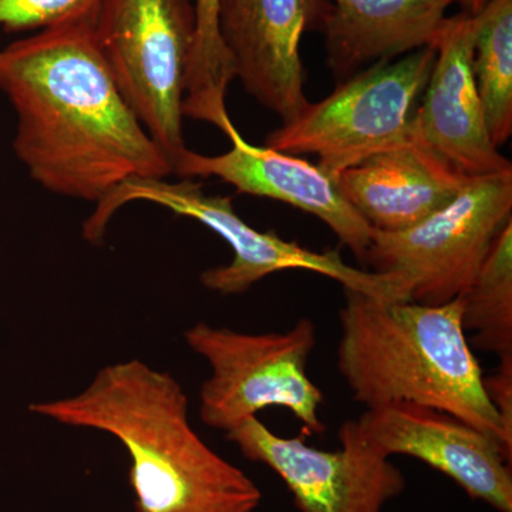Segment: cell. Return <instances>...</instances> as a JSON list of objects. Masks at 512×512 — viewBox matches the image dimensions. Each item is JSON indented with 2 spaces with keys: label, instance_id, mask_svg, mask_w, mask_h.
<instances>
[{
  "label": "cell",
  "instance_id": "1",
  "mask_svg": "<svg viewBox=\"0 0 512 512\" xmlns=\"http://www.w3.org/2000/svg\"><path fill=\"white\" fill-rule=\"evenodd\" d=\"M94 19L0 50V90L15 110L12 148L30 178L52 194L97 204L128 180L174 173L117 89Z\"/></svg>",
  "mask_w": 512,
  "mask_h": 512
},
{
  "label": "cell",
  "instance_id": "2",
  "mask_svg": "<svg viewBox=\"0 0 512 512\" xmlns=\"http://www.w3.org/2000/svg\"><path fill=\"white\" fill-rule=\"evenodd\" d=\"M29 410L119 440L136 512H254L261 504L258 485L192 427L180 382L141 360L104 366L83 392Z\"/></svg>",
  "mask_w": 512,
  "mask_h": 512
},
{
  "label": "cell",
  "instance_id": "3",
  "mask_svg": "<svg viewBox=\"0 0 512 512\" xmlns=\"http://www.w3.org/2000/svg\"><path fill=\"white\" fill-rule=\"evenodd\" d=\"M338 370L367 409L414 403L466 421L512 457V437L484 389L463 325V296L444 305L380 301L345 289Z\"/></svg>",
  "mask_w": 512,
  "mask_h": 512
},
{
  "label": "cell",
  "instance_id": "4",
  "mask_svg": "<svg viewBox=\"0 0 512 512\" xmlns=\"http://www.w3.org/2000/svg\"><path fill=\"white\" fill-rule=\"evenodd\" d=\"M131 202H147L191 218L227 242L232 251L231 262L201 274L202 285L212 292L241 295L266 276L303 269L328 276L349 291L365 293L380 301H404L387 276L346 264L339 251L316 252L298 242L286 241L274 231H258L239 217L232 197L207 194L202 184L192 178H181L177 183L165 178L126 181L97 202L96 210L83 225L86 241L101 244L114 215Z\"/></svg>",
  "mask_w": 512,
  "mask_h": 512
},
{
  "label": "cell",
  "instance_id": "5",
  "mask_svg": "<svg viewBox=\"0 0 512 512\" xmlns=\"http://www.w3.org/2000/svg\"><path fill=\"white\" fill-rule=\"evenodd\" d=\"M436 62L433 46L377 62L339 83L266 137V147L299 156L315 154L336 180L366 158L409 143L414 116Z\"/></svg>",
  "mask_w": 512,
  "mask_h": 512
},
{
  "label": "cell",
  "instance_id": "6",
  "mask_svg": "<svg viewBox=\"0 0 512 512\" xmlns=\"http://www.w3.org/2000/svg\"><path fill=\"white\" fill-rule=\"evenodd\" d=\"M94 33L121 96L175 165L188 150L184 97L195 39L192 0H101Z\"/></svg>",
  "mask_w": 512,
  "mask_h": 512
},
{
  "label": "cell",
  "instance_id": "7",
  "mask_svg": "<svg viewBox=\"0 0 512 512\" xmlns=\"http://www.w3.org/2000/svg\"><path fill=\"white\" fill-rule=\"evenodd\" d=\"M185 342L211 367L202 383L200 416L212 429L227 431L268 407H284L309 434H323V393L308 375L318 342L315 323L299 319L285 332L248 333L198 322Z\"/></svg>",
  "mask_w": 512,
  "mask_h": 512
},
{
  "label": "cell",
  "instance_id": "8",
  "mask_svg": "<svg viewBox=\"0 0 512 512\" xmlns=\"http://www.w3.org/2000/svg\"><path fill=\"white\" fill-rule=\"evenodd\" d=\"M512 220V173L474 178L456 200L399 232L372 229L365 264L406 302L444 305L470 289L501 229Z\"/></svg>",
  "mask_w": 512,
  "mask_h": 512
},
{
  "label": "cell",
  "instance_id": "9",
  "mask_svg": "<svg viewBox=\"0 0 512 512\" xmlns=\"http://www.w3.org/2000/svg\"><path fill=\"white\" fill-rule=\"evenodd\" d=\"M340 450L311 447L303 436H276L258 417L227 431L242 456L284 481L301 512H383L403 494L406 478L363 436L357 420L339 429Z\"/></svg>",
  "mask_w": 512,
  "mask_h": 512
},
{
  "label": "cell",
  "instance_id": "10",
  "mask_svg": "<svg viewBox=\"0 0 512 512\" xmlns=\"http://www.w3.org/2000/svg\"><path fill=\"white\" fill-rule=\"evenodd\" d=\"M330 10V0H220L218 26L235 79L282 124L308 106L302 37L322 30Z\"/></svg>",
  "mask_w": 512,
  "mask_h": 512
},
{
  "label": "cell",
  "instance_id": "11",
  "mask_svg": "<svg viewBox=\"0 0 512 512\" xmlns=\"http://www.w3.org/2000/svg\"><path fill=\"white\" fill-rule=\"evenodd\" d=\"M357 424L384 456L416 458L473 500L512 512L511 457L484 431L453 414L414 403L372 407Z\"/></svg>",
  "mask_w": 512,
  "mask_h": 512
},
{
  "label": "cell",
  "instance_id": "12",
  "mask_svg": "<svg viewBox=\"0 0 512 512\" xmlns=\"http://www.w3.org/2000/svg\"><path fill=\"white\" fill-rule=\"evenodd\" d=\"M477 15L446 18L434 39L436 62L421 97L413 134L451 168L468 178L512 173L491 141L473 73Z\"/></svg>",
  "mask_w": 512,
  "mask_h": 512
},
{
  "label": "cell",
  "instance_id": "13",
  "mask_svg": "<svg viewBox=\"0 0 512 512\" xmlns=\"http://www.w3.org/2000/svg\"><path fill=\"white\" fill-rule=\"evenodd\" d=\"M231 150L202 156L188 148L174 168L180 178H218L239 192L285 202L319 218L365 264L372 228L340 194L338 184L318 164L271 147L249 144L231 124Z\"/></svg>",
  "mask_w": 512,
  "mask_h": 512
},
{
  "label": "cell",
  "instance_id": "14",
  "mask_svg": "<svg viewBox=\"0 0 512 512\" xmlns=\"http://www.w3.org/2000/svg\"><path fill=\"white\" fill-rule=\"evenodd\" d=\"M474 178L458 173L412 137L336 177L340 194L370 228L399 232L420 224L468 187Z\"/></svg>",
  "mask_w": 512,
  "mask_h": 512
},
{
  "label": "cell",
  "instance_id": "15",
  "mask_svg": "<svg viewBox=\"0 0 512 512\" xmlns=\"http://www.w3.org/2000/svg\"><path fill=\"white\" fill-rule=\"evenodd\" d=\"M322 32L339 83L377 62L433 45L453 0H330Z\"/></svg>",
  "mask_w": 512,
  "mask_h": 512
},
{
  "label": "cell",
  "instance_id": "16",
  "mask_svg": "<svg viewBox=\"0 0 512 512\" xmlns=\"http://www.w3.org/2000/svg\"><path fill=\"white\" fill-rule=\"evenodd\" d=\"M473 73L494 146L512 134V0H490L477 13Z\"/></svg>",
  "mask_w": 512,
  "mask_h": 512
},
{
  "label": "cell",
  "instance_id": "17",
  "mask_svg": "<svg viewBox=\"0 0 512 512\" xmlns=\"http://www.w3.org/2000/svg\"><path fill=\"white\" fill-rule=\"evenodd\" d=\"M192 3L195 39L185 84L184 117L204 121L225 133L234 124L225 101L235 74L218 26L220 0H192Z\"/></svg>",
  "mask_w": 512,
  "mask_h": 512
},
{
  "label": "cell",
  "instance_id": "18",
  "mask_svg": "<svg viewBox=\"0 0 512 512\" xmlns=\"http://www.w3.org/2000/svg\"><path fill=\"white\" fill-rule=\"evenodd\" d=\"M463 325L466 332L473 330L476 348L498 357L512 355V220L463 295Z\"/></svg>",
  "mask_w": 512,
  "mask_h": 512
},
{
  "label": "cell",
  "instance_id": "19",
  "mask_svg": "<svg viewBox=\"0 0 512 512\" xmlns=\"http://www.w3.org/2000/svg\"><path fill=\"white\" fill-rule=\"evenodd\" d=\"M101 0H0V29L43 30L94 19Z\"/></svg>",
  "mask_w": 512,
  "mask_h": 512
},
{
  "label": "cell",
  "instance_id": "20",
  "mask_svg": "<svg viewBox=\"0 0 512 512\" xmlns=\"http://www.w3.org/2000/svg\"><path fill=\"white\" fill-rule=\"evenodd\" d=\"M484 389L503 423L505 433L512 437V355L500 357V365L490 376H484Z\"/></svg>",
  "mask_w": 512,
  "mask_h": 512
},
{
  "label": "cell",
  "instance_id": "21",
  "mask_svg": "<svg viewBox=\"0 0 512 512\" xmlns=\"http://www.w3.org/2000/svg\"><path fill=\"white\" fill-rule=\"evenodd\" d=\"M488 2H490V0H453V5L457 3V5L463 8V12L470 13V15H477Z\"/></svg>",
  "mask_w": 512,
  "mask_h": 512
}]
</instances>
